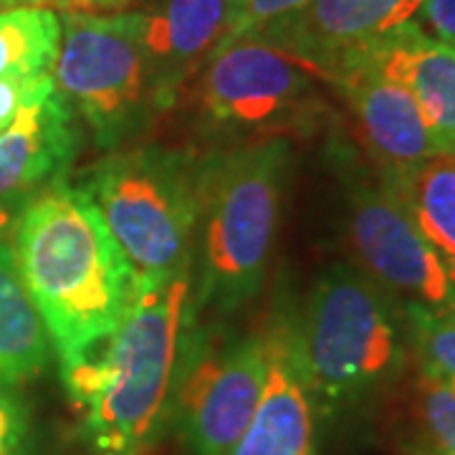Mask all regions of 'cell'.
I'll use <instances>...</instances> for the list:
<instances>
[{
  "label": "cell",
  "instance_id": "obj_1",
  "mask_svg": "<svg viewBox=\"0 0 455 455\" xmlns=\"http://www.w3.org/2000/svg\"><path fill=\"white\" fill-rule=\"evenodd\" d=\"M11 245L59 367L94 352L122 324L140 281L79 185L56 180L28 197Z\"/></svg>",
  "mask_w": 455,
  "mask_h": 455
},
{
  "label": "cell",
  "instance_id": "obj_2",
  "mask_svg": "<svg viewBox=\"0 0 455 455\" xmlns=\"http://www.w3.org/2000/svg\"><path fill=\"white\" fill-rule=\"evenodd\" d=\"M193 319L190 274L140 281L122 324L94 352L61 367L92 453H152L170 420L172 385Z\"/></svg>",
  "mask_w": 455,
  "mask_h": 455
},
{
  "label": "cell",
  "instance_id": "obj_3",
  "mask_svg": "<svg viewBox=\"0 0 455 455\" xmlns=\"http://www.w3.org/2000/svg\"><path fill=\"white\" fill-rule=\"evenodd\" d=\"M283 331L319 418L387 390L412 355L405 311L349 260L326 266Z\"/></svg>",
  "mask_w": 455,
  "mask_h": 455
},
{
  "label": "cell",
  "instance_id": "obj_4",
  "mask_svg": "<svg viewBox=\"0 0 455 455\" xmlns=\"http://www.w3.org/2000/svg\"><path fill=\"white\" fill-rule=\"evenodd\" d=\"M291 142L260 137L212 155L197 233L193 314L228 316L263 289L278 241Z\"/></svg>",
  "mask_w": 455,
  "mask_h": 455
},
{
  "label": "cell",
  "instance_id": "obj_5",
  "mask_svg": "<svg viewBox=\"0 0 455 455\" xmlns=\"http://www.w3.org/2000/svg\"><path fill=\"white\" fill-rule=\"evenodd\" d=\"M212 155L164 145L112 149L79 185L130 260L137 281L193 271Z\"/></svg>",
  "mask_w": 455,
  "mask_h": 455
},
{
  "label": "cell",
  "instance_id": "obj_6",
  "mask_svg": "<svg viewBox=\"0 0 455 455\" xmlns=\"http://www.w3.org/2000/svg\"><path fill=\"white\" fill-rule=\"evenodd\" d=\"M53 82L104 152L132 142L163 114L134 11L66 18Z\"/></svg>",
  "mask_w": 455,
  "mask_h": 455
},
{
  "label": "cell",
  "instance_id": "obj_7",
  "mask_svg": "<svg viewBox=\"0 0 455 455\" xmlns=\"http://www.w3.org/2000/svg\"><path fill=\"white\" fill-rule=\"evenodd\" d=\"M334 152L349 263L387 293L405 316L455 314V276L405 205L349 149L337 147Z\"/></svg>",
  "mask_w": 455,
  "mask_h": 455
},
{
  "label": "cell",
  "instance_id": "obj_8",
  "mask_svg": "<svg viewBox=\"0 0 455 455\" xmlns=\"http://www.w3.org/2000/svg\"><path fill=\"white\" fill-rule=\"evenodd\" d=\"M268 372L266 334L233 337L197 324L185 334L170 420L190 455H228L251 423Z\"/></svg>",
  "mask_w": 455,
  "mask_h": 455
},
{
  "label": "cell",
  "instance_id": "obj_9",
  "mask_svg": "<svg viewBox=\"0 0 455 455\" xmlns=\"http://www.w3.org/2000/svg\"><path fill=\"white\" fill-rule=\"evenodd\" d=\"M322 76L259 36H243L212 51L200 68L197 104L220 132L259 134L309 116ZM324 82V79H322Z\"/></svg>",
  "mask_w": 455,
  "mask_h": 455
},
{
  "label": "cell",
  "instance_id": "obj_10",
  "mask_svg": "<svg viewBox=\"0 0 455 455\" xmlns=\"http://www.w3.org/2000/svg\"><path fill=\"white\" fill-rule=\"evenodd\" d=\"M423 0H309L251 36L289 51L326 84L420 16Z\"/></svg>",
  "mask_w": 455,
  "mask_h": 455
},
{
  "label": "cell",
  "instance_id": "obj_11",
  "mask_svg": "<svg viewBox=\"0 0 455 455\" xmlns=\"http://www.w3.org/2000/svg\"><path fill=\"white\" fill-rule=\"evenodd\" d=\"M347 99L359 140L370 152L377 178L395 180L438 155L423 112L405 84L370 61H355L331 76Z\"/></svg>",
  "mask_w": 455,
  "mask_h": 455
},
{
  "label": "cell",
  "instance_id": "obj_12",
  "mask_svg": "<svg viewBox=\"0 0 455 455\" xmlns=\"http://www.w3.org/2000/svg\"><path fill=\"white\" fill-rule=\"evenodd\" d=\"M241 5L243 0H145L134 8L163 112L226 41Z\"/></svg>",
  "mask_w": 455,
  "mask_h": 455
},
{
  "label": "cell",
  "instance_id": "obj_13",
  "mask_svg": "<svg viewBox=\"0 0 455 455\" xmlns=\"http://www.w3.org/2000/svg\"><path fill=\"white\" fill-rule=\"evenodd\" d=\"M76 149V114L53 82L0 134V200L26 203L46 185L64 180Z\"/></svg>",
  "mask_w": 455,
  "mask_h": 455
},
{
  "label": "cell",
  "instance_id": "obj_14",
  "mask_svg": "<svg viewBox=\"0 0 455 455\" xmlns=\"http://www.w3.org/2000/svg\"><path fill=\"white\" fill-rule=\"evenodd\" d=\"M268 372L259 407L228 455H319V412L293 364L283 326L266 331Z\"/></svg>",
  "mask_w": 455,
  "mask_h": 455
},
{
  "label": "cell",
  "instance_id": "obj_15",
  "mask_svg": "<svg viewBox=\"0 0 455 455\" xmlns=\"http://www.w3.org/2000/svg\"><path fill=\"white\" fill-rule=\"evenodd\" d=\"M357 61H370L415 97L438 152H455V51L407 23ZM355 64V61H352Z\"/></svg>",
  "mask_w": 455,
  "mask_h": 455
},
{
  "label": "cell",
  "instance_id": "obj_16",
  "mask_svg": "<svg viewBox=\"0 0 455 455\" xmlns=\"http://www.w3.org/2000/svg\"><path fill=\"white\" fill-rule=\"evenodd\" d=\"M51 339L18 271L11 241L0 245V387H18L44 372Z\"/></svg>",
  "mask_w": 455,
  "mask_h": 455
},
{
  "label": "cell",
  "instance_id": "obj_17",
  "mask_svg": "<svg viewBox=\"0 0 455 455\" xmlns=\"http://www.w3.org/2000/svg\"><path fill=\"white\" fill-rule=\"evenodd\" d=\"M382 182L455 276V152H438L403 178Z\"/></svg>",
  "mask_w": 455,
  "mask_h": 455
},
{
  "label": "cell",
  "instance_id": "obj_18",
  "mask_svg": "<svg viewBox=\"0 0 455 455\" xmlns=\"http://www.w3.org/2000/svg\"><path fill=\"white\" fill-rule=\"evenodd\" d=\"M64 23L46 5L0 11V79L49 76L61 49Z\"/></svg>",
  "mask_w": 455,
  "mask_h": 455
},
{
  "label": "cell",
  "instance_id": "obj_19",
  "mask_svg": "<svg viewBox=\"0 0 455 455\" xmlns=\"http://www.w3.org/2000/svg\"><path fill=\"white\" fill-rule=\"evenodd\" d=\"M405 455H455V392L418 370L400 412Z\"/></svg>",
  "mask_w": 455,
  "mask_h": 455
},
{
  "label": "cell",
  "instance_id": "obj_20",
  "mask_svg": "<svg viewBox=\"0 0 455 455\" xmlns=\"http://www.w3.org/2000/svg\"><path fill=\"white\" fill-rule=\"evenodd\" d=\"M407 334L418 370L455 392V314L407 316Z\"/></svg>",
  "mask_w": 455,
  "mask_h": 455
},
{
  "label": "cell",
  "instance_id": "obj_21",
  "mask_svg": "<svg viewBox=\"0 0 455 455\" xmlns=\"http://www.w3.org/2000/svg\"><path fill=\"white\" fill-rule=\"evenodd\" d=\"M31 423L23 403L0 387V455H28Z\"/></svg>",
  "mask_w": 455,
  "mask_h": 455
},
{
  "label": "cell",
  "instance_id": "obj_22",
  "mask_svg": "<svg viewBox=\"0 0 455 455\" xmlns=\"http://www.w3.org/2000/svg\"><path fill=\"white\" fill-rule=\"evenodd\" d=\"M51 86H53V74L36 76V79L3 76L0 79V134L16 122V116L26 104H31L33 99L44 94Z\"/></svg>",
  "mask_w": 455,
  "mask_h": 455
},
{
  "label": "cell",
  "instance_id": "obj_23",
  "mask_svg": "<svg viewBox=\"0 0 455 455\" xmlns=\"http://www.w3.org/2000/svg\"><path fill=\"white\" fill-rule=\"evenodd\" d=\"M304 3H309V0H243L241 13L235 18V23H233V28H230V33H228V38L223 44L256 33L259 28H263L266 23H271V20H276V18L293 13V11L301 8ZM223 44H220V46H223Z\"/></svg>",
  "mask_w": 455,
  "mask_h": 455
},
{
  "label": "cell",
  "instance_id": "obj_24",
  "mask_svg": "<svg viewBox=\"0 0 455 455\" xmlns=\"http://www.w3.org/2000/svg\"><path fill=\"white\" fill-rule=\"evenodd\" d=\"M418 23L435 41L455 51V0H423Z\"/></svg>",
  "mask_w": 455,
  "mask_h": 455
},
{
  "label": "cell",
  "instance_id": "obj_25",
  "mask_svg": "<svg viewBox=\"0 0 455 455\" xmlns=\"http://www.w3.org/2000/svg\"><path fill=\"white\" fill-rule=\"evenodd\" d=\"M23 203H11V200H0V245L8 243L13 235V226H16L18 211Z\"/></svg>",
  "mask_w": 455,
  "mask_h": 455
},
{
  "label": "cell",
  "instance_id": "obj_26",
  "mask_svg": "<svg viewBox=\"0 0 455 455\" xmlns=\"http://www.w3.org/2000/svg\"><path fill=\"white\" fill-rule=\"evenodd\" d=\"M49 0H0V11L20 8V5H46Z\"/></svg>",
  "mask_w": 455,
  "mask_h": 455
},
{
  "label": "cell",
  "instance_id": "obj_27",
  "mask_svg": "<svg viewBox=\"0 0 455 455\" xmlns=\"http://www.w3.org/2000/svg\"><path fill=\"white\" fill-rule=\"evenodd\" d=\"M49 3H59V0H49Z\"/></svg>",
  "mask_w": 455,
  "mask_h": 455
}]
</instances>
